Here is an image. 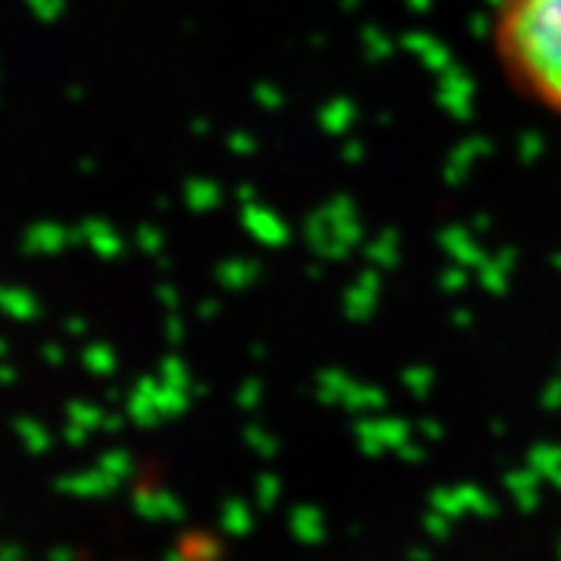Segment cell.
<instances>
[{
    "label": "cell",
    "mask_w": 561,
    "mask_h": 561,
    "mask_svg": "<svg viewBox=\"0 0 561 561\" xmlns=\"http://www.w3.org/2000/svg\"><path fill=\"white\" fill-rule=\"evenodd\" d=\"M486 50L518 101L561 122V0H493Z\"/></svg>",
    "instance_id": "cell-1"
}]
</instances>
